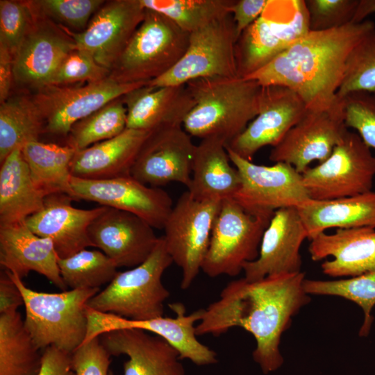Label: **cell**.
Segmentation results:
<instances>
[{
    "label": "cell",
    "mask_w": 375,
    "mask_h": 375,
    "mask_svg": "<svg viewBox=\"0 0 375 375\" xmlns=\"http://www.w3.org/2000/svg\"><path fill=\"white\" fill-rule=\"evenodd\" d=\"M302 174L312 200H331L372 190L375 156L360 135L348 130L330 156Z\"/></svg>",
    "instance_id": "cell-9"
},
{
    "label": "cell",
    "mask_w": 375,
    "mask_h": 375,
    "mask_svg": "<svg viewBox=\"0 0 375 375\" xmlns=\"http://www.w3.org/2000/svg\"><path fill=\"white\" fill-rule=\"evenodd\" d=\"M42 360L20 313L0 314V375H38Z\"/></svg>",
    "instance_id": "cell-32"
},
{
    "label": "cell",
    "mask_w": 375,
    "mask_h": 375,
    "mask_svg": "<svg viewBox=\"0 0 375 375\" xmlns=\"http://www.w3.org/2000/svg\"><path fill=\"white\" fill-rule=\"evenodd\" d=\"M310 31H326L352 22L358 0H306Z\"/></svg>",
    "instance_id": "cell-43"
},
{
    "label": "cell",
    "mask_w": 375,
    "mask_h": 375,
    "mask_svg": "<svg viewBox=\"0 0 375 375\" xmlns=\"http://www.w3.org/2000/svg\"><path fill=\"white\" fill-rule=\"evenodd\" d=\"M94 247L99 248L117 267H135L145 261L159 237L140 217L106 207L88 228Z\"/></svg>",
    "instance_id": "cell-19"
},
{
    "label": "cell",
    "mask_w": 375,
    "mask_h": 375,
    "mask_svg": "<svg viewBox=\"0 0 375 375\" xmlns=\"http://www.w3.org/2000/svg\"><path fill=\"white\" fill-rule=\"evenodd\" d=\"M146 9L162 14L191 33L229 12L233 0H140Z\"/></svg>",
    "instance_id": "cell-36"
},
{
    "label": "cell",
    "mask_w": 375,
    "mask_h": 375,
    "mask_svg": "<svg viewBox=\"0 0 375 375\" xmlns=\"http://www.w3.org/2000/svg\"><path fill=\"white\" fill-rule=\"evenodd\" d=\"M226 143L217 138L202 139L196 145L190 196L198 201H222L233 199L241 185L238 170L231 165Z\"/></svg>",
    "instance_id": "cell-28"
},
{
    "label": "cell",
    "mask_w": 375,
    "mask_h": 375,
    "mask_svg": "<svg viewBox=\"0 0 375 375\" xmlns=\"http://www.w3.org/2000/svg\"><path fill=\"white\" fill-rule=\"evenodd\" d=\"M374 28V22L365 19L333 29L310 31L245 78L253 79L262 87L288 88L299 95L309 110L339 108L342 101L337 93L348 56Z\"/></svg>",
    "instance_id": "cell-2"
},
{
    "label": "cell",
    "mask_w": 375,
    "mask_h": 375,
    "mask_svg": "<svg viewBox=\"0 0 375 375\" xmlns=\"http://www.w3.org/2000/svg\"><path fill=\"white\" fill-rule=\"evenodd\" d=\"M269 0H233L229 8L238 38L262 13Z\"/></svg>",
    "instance_id": "cell-45"
},
{
    "label": "cell",
    "mask_w": 375,
    "mask_h": 375,
    "mask_svg": "<svg viewBox=\"0 0 375 375\" xmlns=\"http://www.w3.org/2000/svg\"><path fill=\"white\" fill-rule=\"evenodd\" d=\"M33 18L29 3L0 1V44L13 56L28 33Z\"/></svg>",
    "instance_id": "cell-41"
},
{
    "label": "cell",
    "mask_w": 375,
    "mask_h": 375,
    "mask_svg": "<svg viewBox=\"0 0 375 375\" xmlns=\"http://www.w3.org/2000/svg\"><path fill=\"white\" fill-rule=\"evenodd\" d=\"M147 84L108 76L83 86L48 85L38 90L33 101L44 120V133L67 136L78 121Z\"/></svg>",
    "instance_id": "cell-12"
},
{
    "label": "cell",
    "mask_w": 375,
    "mask_h": 375,
    "mask_svg": "<svg viewBox=\"0 0 375 375\" xmlns=\"http://www.w3.org/2000/svg\"><path fill=\"white\" fill-rule=\"evenodd\" d=\"M47 25L36 22L34 15L28 33L14 54L13 75L18 83L38 90L49 85L63 59L76 49L69 35Z\"/></svg>",
    "instance_id": "cell-24"
},
{
    "label": "cell",
    "mask_w": 375,
    "mask_h": 375,
    "mask_svg": "<svg viewBox=\"0 0 375 375\" xmlns=\"http://www.w3.org/2000/svg\"><path fill=\"white\" fill-rule=\"evenodd\" d=\"M340 100L346 126L355 130L367 147L375 149V93L353 92Z\"/></svg>",
    "instance_id": "cell-40"
},
{
    "label": "cell",
    "mask_w": 375,
    "mask_h": 375,
    "mask_svg": "<svg viewBox=\"0 0 375 375\" xmlns=\"http://www.w3.org/2000/svg\"><path fill=\"white\" fill-rule=\"evenodd\" d=\"M194 106L183 124L191 136L228 144L257 116L262 87L241 77L199 78L185 84Z\"/></svg>",
    "instance_id": "cell-3"
},
{
    "label": "cell",
    "mask_w": 375,
    "mask_h": 375,
    "mask_svg": "<svg viewBox=\"0 0 375 375\" xmlns=\"http://www.w3.org/2000/svg\"><path fill=\"white\" fill-rule=\"evenodd\" d=\"M58 260L52 241L34 233L24 222L0 226V265L6 271L22 279L35 272L65 290Z\"/></svg>",
    "instance_id": "cell-25"
},
{
    "label": "cell",
    "mask_w": 375,
    "mask_h": 375,
    "mask_svg": "<svg viewBox=\"0 0 375 375\" xmlns=\"http://www.w3.org/2000/svg\"><path fill=\"white\" fill-rule=\"evenodd\" d=\"M307 110L292 90L279 85L262 87L258 114L226 147L251 160L262 147L276 146Z\"/></svg>",
    "instance_id": "cell-18"
},
{
    "label": "cell",
    "mask_w": 375,
    "mask_h": 375,
    "mask_svg": "<svg viewBox=\"0 0 375 375\" xmlns=\"http://www.w3.org/2000/svg\"><path fill=\"white\" fill-rule=\"evenodd\" d=\"M22 151L33 183L46 197L65 193L74 199L70 164L75 149L68 145L35 141L25 144Z\"/></svg>",
    "instance_id": "cell-31"
},
{
    "label": "cell",
    "mask_w": 375,
    "mask_h": 375,
    "mask_svg": "<svg viewBox=\"0 0 375 375\" xmlns=\"http://www.w3.org/2000/svg\"><path fill=\"white\" fill-rule=\"evenodd\" d=\"M24 305L21 291L6 271L0 275V314L17 312Z\"/></svg>",
    "instance_id": "cell-47"
},
{
    "label": "cell",
    "mask_w": 375,
    "mask_h": 375,
    "mask_svg": "<svg viewBox=\"0 0 375 375\" xmlns=\"http://www.w3.org/2000/svg\"><path fill=\"white\" fill-rule=\"evenodd\" d=\"M237 40L233 15L228 12L190 33L188 49L181 59L147 85L158 88L183 85L199 78L238 77Z\"/></svg>",
    "instance_id": "cell-8"
},
{
    "label": "cell",
    "mask_w": 375,
    "mask_h": 375,
    "mask_svg": "<svg viewBox=\"0 0 375 375\" xmlns=\"http://www.w3.org/2000/svg\"><path fill=\"white\" fill-rule=\"evenodd\" d=\"M176 314L174 317H160L147 320H133L117 315L96 311L88 306V331L83 342L101 334L118 329L137 328L160 336L170 344L179 353L181 359H188L199 366L215 364L217 353L197 338L196 325L203 309L186 314L181 303L169 304Z\"/></svg>",
    "instance_id": "cell-13"
},
{
    "label": "cell",
    "mask_w": 375,
    "mask_h": 375,
    "mask_svg": "<svg viewBox=\"0 0 375 375\" xmlns=\"http://www.w3.org/2000/svg\"><path fill=\"white\" fill-rule=\"evenodd\" d=\"M172 262L163 237H159L145 261L128 270L118 272L87 306L98 312L133 320L162 317L164 303L170 294L162 283V276Z\"/></svg>",
    "instance_id": "cell-5"
},
{
    "label": "cell",
    "mask_w": 375,
    "mask_h": 375,
    "mask_svg": "<svg viewBox=\"0 0 375 375\" xmlns=\"http://www.w3.org/2000/svg\"><path fill=\"white\" fill-rule=\"evenodd\" d=\"M221 203L198 201L184 192L164 225L162 237L173 262L181 269L183 290L189 288L201 270Z\"/></svg>",
    "instance_id": "cell-10"
},
{
    "label": "cell",
    "mask_w": 375,
    "mask_h": 375,
    "mask_svg": "<svg viewBox=\"0 0 375 375\" xmlns=\"http://www.w3.org/2000/svg\"><path fill=\"white\" fill-rule=\"evenodd\" d=\"M151 133L126 128L112 138L76 151L70 164L72 176L90 180L131 176L137 156Z\"/></svg>",
    "instance_id": "cell-27"
},
{
    "label": "cell",
    "mask_w": 375,
    "mask_h": 375,
    "mask_svg": "<svg viewBox=\"0 0 375 375\" xmlns=\"http://www.w3.org/2000/svg\"><path fill=\"white\" fill-rule=\"evenodd\" d=\"M195 149L183 127L152 131L137 156L131 176L153 187L177 182L188 188Z\"/></svg>",
    "instance_id": "cell-17"
},
{
    "label": "cell",
    "mask_w": 375,
    "mask_h": 375,
    "mask_svg": "<svg viewBox=\"0 0 375 375\" xmlns=\"http://www.w3.org/2000/svg\"><path fill=\"white\" fill-rule=\"evenodd\" d=\"M126 117L121 97L76 122L67 135V145L77 151L112 138L126 128Z\"/></svg>",
    "instance_id": "cell-34"
},
{
    "label": "cell",
    "mask_w": 375,
    "mask_h": 375,
    "mask_svg": "<svg viewBox=\"0 0 375 375\" xmlns=\"http://www.w3.org/2000/svg\"><path fill=\"white\" fill-rule=\"evenodd\" d=\"M99 338L110 356L128 357L123 375H185L178 352L160 336L124 328L106 332Z\"/></svg>",
    "instance_id": "cell-22"
},
{
    "label": "cell",
    "mask_w": 375,
    "mask_h": 375,
    "mask_svg": "<svg viewBox=\"0 0 375 375\" xmlns=\"http://www.w3.org/2000/svg\"><path fill=\"white\" fill-rule=\"evenodd\" d=\"M359 91L375 93V28L349 53L337 96L342 99L349 93Z\"/></svg>",
    "instance_id": "cell-38"
},
{
    "label": "cell",
    "mask_w": 375,
    "mask_h": 375,
    "mask_svg": "<svg viewBox=\"0 0 375 375\" xmlns=\"http://www.w3.org/2000/svg\"><path fill=\"white\" fill-rule=\"evenodd\" d=\"M110 71L98 64L87 52L75 49L60 63L49 85L94 82L109 76Z\"/></svg>",
    "instance_id": "cell-42"
},
{
    "label": "cell",
    "mask_w": 375,
    "mask_h": 375,
    "mask_svg": "<svg viewBox=\"0 0 375 375\" xmlns=\"http://www.w3.org/2000/svg\"><path fill=\"white\" fill-rule=\"evenodd\" d=\"M231 162L238 170L241 185L233 199L253 216H273L284 208H298L311 199L302 174L285 162L258 165L226 148Z\"/></svg>",
    "instance_id": "cell-11"
},
{
    "label": "cell",
    "mask_w": 375,
    "mask_h": 375,
    "mask_svg": "<svg viewBox=\"0 0 375 375\" xmlns=\"http://www.w3.org/2000/svg\"><path fill=\"white\" fill-rule=\"evenodd\" d=\"M102 0H40L30 1L33 12L77 29H85L92 14L104 4Z\"/></svg>",
    "instance_id": "cell-39"
},
{
    "label": "cell",
    "mask_w": 375,
    "mask_h": 375,
    "mask_svg": "<svg viewBox=\"0 0 375 375\" xmlns=\"http://www.w3.org/2000/svg\"><path fill=\"white\" fill-rule=\"evenodd\" d=\"M71 186L75 200L94 201L133 213L153 228L163 229L174 206L166 191L148 186L132 176L101 180L72 176Z\"/></svg>",
    "instance_id": "cell-14"
},
{
    "label": "cell",
    "mask_w": 375,
    "mask_h": 375,
    "mask_svg": "<svg viewBox=\"0 0 375 375\" xmlns=\"http://www.w3.org/2000/svg\"><path fill=\"white\" fill-rule=\"evenodd\" d=\"M374 13H375V0H358L352 22L357 23L365 21L367 16Z\"/></svg>",
    "instance_id": "cell-49"
},
{
    "label": "cell",
    "mask_w": 375,
    "mask_h": 375,
    "mask_svg": "<svg viewBox=\"0 0 375 375\" xmlns=\"http://www.w3.org/2000/svg\"><path fill=\"white\" fill-rule=\"evenodd\" d=\"M305 273L267 276L250 281L244 278L228 283L219 298L203 309L196 325L197 335L219 336L240 327L255 338L253 358L264 374L283 363L279 345L292 318L311 301L304 289Z\"/></svg>",
    "instance_id": "cell-1"
},
{
    "label": "cell",
    "mask_w": 375,
    "mask_h": 375,
    "mask_svg": "<svg viewBox=\"0 0 375 375\" xmlns=\"http://www.w3.org/2000/svg\"><path fill=\"white\" fill-rule=\"evenodd\" d=\"M189 37L166 16L146 9L109 76L122 83H148L177 64L188 49Z\"/></svg>",
    "instance_id": "cell-6"
},
{
    "label": "cell",
    "mask_w": 375,
    "mask_h": 375,
    "mask_svg": "<svg viewBox=\"0 0 375 375\" xmlns=\"http://www.w3.org/2000/svg\"><path fill=\"white\" fill-rule=\"evenodd\" d=\"M297 210L309 240L332 228H375V191L373 190L336 199H310Z\"/></svg>",
    "instance_id": "cell-29"
},
{
    "label": "cell",
    "mask_w": 375,
    "mask_h": 375,
    "mask_svg": "<svg viewBox=\"0 0 375 375\" xmlns=\"http://www.w3.org/2000/svg\"><path fill=\"white\" fill-rule=\"evenodd\" d=\"M6 272L21 291L24 325L38 347L43 351L53 346L72 353L85 339L87 303L99 288L38 292L26 287L17 275Z\"/></svg>",
    "instance_id": "cell-4"
},
{
    "label": "cell",
    "mask_w": 375,
    "mask_h": 375,
    "mask_svg": "<svg viewBox=\"0 0 375 375\" xmlns=\"http://www.w3.org/2000/svg\"><path fill=\"white\" fill-rule=\"evenodd\" d=\"M63 282L70 290L94 289L110 283L115 276L117 267L104 253L83 249L65 258H58Z\"/></svg>",
    "instance_id": "cell-35"
},
{
    "label": "cell",
    "mask_w": 375,
    "mask_h": 375,
    "mask_svg": "<svg viewBox=\"0 0 375 375\" xmlns=\"http://www.w3.org/2000/svg\"><path fill=\"white\" fill-rule=\"evenodd\" d=\"M74 200L65 193H54L44 199L43 208L24 222L36 235L50 239L58 258H65L92 247L88 228L106 206L92 209L74 207Z\"/></svg>",
    "instance_id": "cell-21"
},
{
    "label": "cell",
    "mask_w": 375,
    "mask_h": 375,
    "mask_svg": "<svg viewBox=\"0 0 375 375\" xmlns=\"http://www.w3.org/2000/svg\"><path fill=\"white\" fill-rule=\"evenodd\" d=\"M38 375H76L72 353L50 346L42 351V367Z\"/></svg>",
    "instance_id": "cell-46"
},
{
    "label": "cell",
    "mask_w": 375,
    "mask_h": 375,
    "mask_svg": "<svg viewBox=\"0 0 375 375\" xmlns=\"http://www.w3.org/2000/svg\"><path fill=\"white\" fill-rule=\"evenodd\" d=\"M126 108V128L147 131L183 127L194 106L185 85L151 87L147 84L123 97Z\"/></svg>",
    "instance_id": "cell-26"
},
{
    "label": "cell",
    "mask_w": 375,
    "mask_h": 375,
    "mask_svg": "<svg viewBox=\"0 0 375 375\" xmlns=\"http://www.w3.org/2000/svg\"><path fill=\"white\" fill-rule=\"evenodd\" d=\"M45 122L33 99H7L0 106V163L16 149L38 141Z\"/></svg>",
    "instance_id": "cell-33"
},
{
    "label": "cell",
    "mask_w": 375,
    "mask_h": 375,
    "mask_svg": "<svg viewBox=\"0 0 375 375\" xmlns=\"http://www.w3.org/2000/svg\"><path fill=\"white\" fill-rule=\"evenodd\" d=\"M308 251L314 261L332 256L321 265L322 272L332 277H353L375 272V228H338L310 240Z\"/></svg>",
    "instance_id": "cell-23"
},
{
    "label": "cell",
    "mask_w": 375,
    "mask_h": 375,
    "mask_svg": "<svg viewBox=\"0 0 375 375\" xmlns=\"http://www.w3.org/2000/svg\"><path fill=\"white\" fill-rule=\"evenodd\" d=\"M272 216H253L233 199L222 201L201 270L208 276H235L256 260Z\"/></svg>",
    "instance_id": "cell-7"
},
{
    "label": "cell",
    "mask_w": 375,
    "mask_h": 375,
    "mask_svg": "<svg viewBox=\"0 0 375 375\" xmlns=\"http://www.w3.org/2000/svg\"><path fill=\"white\" fill-rule=\"evenodd\" d=\"M76 375H109L110 355L100 342L99 336L83 342L72 353Z\"/></svg>",
    "instance_id": "cell-44"
},
{
    "label": "cell",
    "mask_w": 375,
    "mask_h": 375,
    "mask_svg": "<svg viewBox=\"0 0 375 375\" xmlns=\"http://www.w3.org/2000/svg\"><path fill=\"white\" fill-rule=\"evenodd\" d=\"M306 238L307 231L297 208L277 210L263 233L258 258L244 265V278L253 281L301 272L300 249Z\"/></svg>",
    "instance_id": "cell-20"
},
{
    "label": "cell",
    "mask_w": 375,
    "mask_h": 375,
    "mask_svg": "<svg viewBox=\"0 0 375 375\" xmlns=\"http://www.w3.org/2000/svg\"><path fill=\"white\" fill-rule=\"evenodd\" d=\"M347 131L342 105L327 110H308L272 148L269 158L275 163L289 164L302 174L312 162L327 159Z\"/></svg>",
    "instance_id": "cell-16"
},
{
    "label": "cell",
    "mask_w": 375,
    "mask_h": 375,
    "mask_svg": "<svg viewBox=\"0 0 375 375\" xmlns=\"http://www.w3.org/2000/svg\"><path fill=\"white\" fill-rule=\"evenodd\" d=\"M13 75V55L3 45L0 44V102L8 99Z\"/></svg>",
    "instance_id": "cell-48"
},
{
    "label": "cell",
    "mask_w": 375,
    "mask_h": 375,
    "mask_svg": "<svg viewBox=\"0 0 375 375\" xmlns=\"http://www.w3.org/2000/svg\"><path fill=\"white\" fill-rule=\"evenodd\" d=\"M46 196L33 183L22 149L1 163L0 226L23 223L44 207Z\"/></svg>",
    "instance_id": "cell-30"
},
{
    "label": "cell",
    "mask_w": 375,
    "mask_h": 375,
    "mask_svg": "<svg viewBox=\"0 0 375 375\" xmlns=\"http://www.w3.org/2000/svg\"><path fill=\"white\" fill-rule=\"evenodd\" d=\"M145 10L140 0H112L104 3L81 32H72L63 26L61 28L77 49L111 71L143 21Z\"/></svg>",
    "instance_id": "cell-15"
},
{
    "label": "cell",
    "mask_w": 375,
    "mask_h": 375,
    "mask_svg": "<svg viewBox=\"0 0 375 375\" xmlns=\"http://www.w3.org/2000/svg\"><path fill=\"white\" fill-rule=\"evenodd\" d=\"M303 285L309 295L338 296L358 304L364 312L359 335L365 337L369 334L373 323L371 312L375 306V272L335 281L305 278Z\"/></svg>",
    "instance_id": "cell-37"
}]
</instances>
